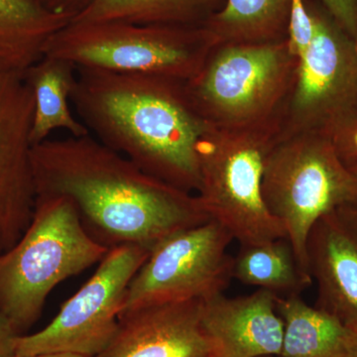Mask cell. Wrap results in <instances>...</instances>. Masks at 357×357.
<instances>
[{
    "label": "cell",
    "mask_w": 357,
    "mask_h": 357,
    "mask_svg": "<svg viewBox=\"0 0 357 357\" xmlns=\"http://www.w3.org/2000/svg\"><path fill=\"white\" fill-rule=\"evenodd\" d=\"M88 0H54L53 8L69 11L73 14L79 11L86 3Z\"/></svg>",
    "instance_id": "obj_26"
},
{
    "label": "cell",
    "mask_w": 357,
    "mask_h": 357,
    "mask_svg": "<svg viewBox=\"0 0 357 357\" xmlns=\"http://www.w3.org/2000/svg\"><path fill=\"white\" fill-rule=\"evenodd\" d=\"M277 297L257 289L249 295L225 294L203 301L201 321L215 357L279 356L283 344V319Z\"/></svg>",
    "instance_id": "obj_14"
},
{
    "label": "cell",
    "mask_w": 357,
    "mask_h": 357,
    "mask_svg": "<svg viewBox=\"0 0 357 357\" xmlns=\"http://www.w3.org/2000/svg\"><path fill=\"white\" fill-rule=\"evenodd\" d=\"M36 198L70 202L86 232L109 249H151L211 220L199 197L141 170L93 135L49 138L32 148Z\"/></svg>",
    "instance_id": "obj_1"
},
{
    "label": "cell",
    "mask_w": 357,
    "mask_h": 357,
    "mask_svg": "<svg viewBox=\"0 0 357 357\" xmlns=\"http://www.w3.org/2000/svg\"><path fill=\"white\" fill-rule=\"evenodd\" d=\"M225 0H88L70 23L202 25Z\"/></svg>",
    "instance_id": "obj_17"
},
{
    "label": "cell",
    "mask_w": 357,
    "mask_h": 357,
    "mask_svg": "<svg viewBox=\"0 0 357 357\" xmlns=\"http://www.w3.org/2000/svg\"><path fill=\"white\" fill-rule=\"evenodd\" d=\"M283 132L282 114L250 126H208L198 146V195L211 220L241 245L287 237L263 199L270 152Z\"/></svg>",
    "instance_id": "obj_3"
},
{
    "label": "cell",
    "mask_w": 357,
    "mask_h": 357,
    "mask_svg": "<svg viewBox=\"0 0 357 357\" xmlns=\"http://www.w3.org/2000/svg\"><path fill=\"white\" fill-rule=\"evenodd\" d=\"M306 255L318 292L314 306L357 328V206L319 218L307 236Z\"/></svg>",
    "instance_id": "obj_12"
},
{
    "label": "cell",
    "mask_w": 357,
    "mask_h": 357,
    "mask_svg": "<svg viewBox=\"0 0 357 357\" xmlns=\"http://www.w3.org/2000/svg\"><path fill=\"white\" fill-rule=\"evenodd\" d=\"M326 13L357 41V0H319Z\"/></svg>",
    "instance_id": "obj_23"
},
{
    "label": "cell",
    "mask_w": 357,
    "mask_h": 357,
    "mask_svg": "<svg viewBox=\"0 0 357 357\" xmlns=\"http://www.w3.org/2000/svg\"><path fill=\"white\" fill-rule=\"evenodd\" d=\"M73 16L39 0H0V67L24 75Z\"/></svg>",
    "instance_id": "obj_15"
},
{
    "label": "cell",
    "mask_w": 357,
    "mask_h": 357,
    "mask_svg": "<svg viewBox=\"0 0 357 357\" xmlns=\"http://www.w3.org/2000/svg\"><path fill=\"white\" fill-rule=\"evenodd\" d=\"M203 301L141 307L119 318L107 349L96 357H215L202 326Z\"/></svg>",
    "instance_id": "obj_13"
},
{
    "label": "cell",
    "mask_w": 357,
    "mask_h": 357,
    "mask_svg": "<svg viewBox=\"0 0 357 357\" xmlns=\"http://www.w3.org/2000/svg\"><path fill=\"white\" fill-rule=\"evenodd\" d=\"M328 137L340 161L349 170L357 168V119L335 129Z\"/></svg>",
    "instance_id": "obj_22"
},
{
    "label": "cell",
    "mask_w": 357,
    "mask_h": 357,
    "mask_svg": "<svg viewBox=\"0 0 357 357\" xmlns=\"http://www.w3.org/2000/svg\"><path fill=\"white\" fill-rule=\"evenodd\" d=\"M109 250L89 236L68 199L36 198L29 227L0 255V314L23 335L41 317L53 289L102 261Z\"/></svg>",
    "instance_id": "obj_4"
},
{
    "label": "cell",
    "mask_w": 357,
    "mask_h": 357,
    "mask_svg": "<svg viewBox=\"0 0 357 357\" xmlns=\"http://www.w3.org/2000/svg\"><path fill=\"white\" fill-rule=\"evenodd\" d=\"M70 102L89 134L149 175L198 192V146L208 124L187 82L79 68Z\"/></svg>",
    "instance_id": "obj_2"
},
{
    "label": "cell",
    "mask_w": 357,
    "mask_h": 357,
    "mask_svg": "<svg viewBox=\"0 0 357 357\" xmlns=\"http://www.w3.org/2000/svg\"><path fill=\"white\" fill-rule=\"evenodd\" d=\"M33 112L23 75L0 67V255L20 241L34 213Z\"/></svg>",
    "instance_id": "obj_11"
},
{
    "label": "cell",
    "mask_w": 357,
    "mask_h": 357,
    "mask_svg": "<svg viewBox=\"0 0 357 357\" xmlns=\"http://www.w3.org/2000/svg\"><path fill=\"white\" fill-rule=\"evenodd\" d=\"M314 37L299 60L283 112V130L326 136L357 119V41L333 20L319 0H307Z\"/></svg>",
    "instance_id": "obj_8"
},
{
    "label": "cell",
    "mask_w": 357,
    "mask_h": 357,
    "mask_svg": "<svg viewBox=\"0 0 357 357\" xmlns=\"http://www.w3.org/2000/svg\"><path fill=\"white\" fill-rule=\"evenodd\" d=\"M10 357H88L84 356H79V354H65V352H57V354H37V356H14Z\"/></svg>",
    "instance_id": "obj_27"
},
{
    "label": "cell",
    "mask_w": 357,
    "mask_h": 357,
    "mask_svg": "<svg viewBox=\"0 0 357 357\" xmlns=\"http://www.w3.org/2000/svg\"><path fill=\"white\" fill-rule=\"evenodd\" d=\"M352 172L356 174V175L357 176V168L354 169V170H352Z\"/></svg>",
    "instance_id": "obj_29"
},
{
    "label": "cell",
    "mask_w": 357,
    "mask_h": 357,
    "mask_svg": "<svg viewBox=\"0 0 357 357\" xmlns=\"http://www.w3.org/2000/svg\"><path fill=\"white\" fill-rule=\"evenodd\" d=\"M77 73L72 63L43 56L23 75L34 100L30 135L33 146L51 138L55 131L76 137L89 134L70 107Z\"/></svg>",
    "instance_id": "obj_16"
},
{
    "label": "cell",
    "mask_w": 357,
    "mask_h": 357,
    "mask_svg": "<svg viewBox=\"0 0 357 357\" xmlns=\"http://www.w3.org/2000/svg\"><path fill=\"white\" fill-rule=\"evenodd\" d=\"M314 32V21L307 8V0H292L289 20L288 43L293 55L299 60L309 49Z\"/></svg>",
    "instance_id": "obj_21"
},
{
    "label": "cell",
    "mask_w": 357,
    "mask_h": 357,
    "mask_svg": "<svg viewBox=\"0 0 357 357\" xmlns=\"http://www.w3.org/2000/svg\"><path fill=\"white\" fill-rule=\"evenodd\" d=\"M262 192L301 268L311 277L306 255L310 230L328 211L357 206V176L340 161L325 134L283 130L268 156Z\"/></svg>",
    "instance_id": "obj_6"
},
{
    "label": "cell",
    "mask_w": 357,
    "mask_h": 357,
    "mask_svg": "<svg viewBox=\"0 0 357 357\" xmlns=\"http://www.w3.org/2000/svg\"><path fill=\"white\" fill-rule=\"evenodd\" d=\"M18 333L8 319L0 314V357H10L15 352L16 338Z\"/></svg>",
    "instance_id": "obj_24"
},
{
    "label": "cell",
    "mask_w": 357,
    "mask_h": 357,
    "mask_svg": "<svg viewBox=\"0 0 357 357\" xmlns=\"http://www.w3.org/2000/svg\"><path fill=\"white\" fill-rule=\"evenodd\" d=\"M292 0H225L204 25L218 44L288 39Z\"/></svg>",
    "instance_id": "obj_20"
},
{
    "label": "cell",
    "mask_w": 357,
    "mask_h": 357,
    "mask_svg": "<svg viewBox=\"0 0 357 357\" xmlns=\"http://www.w3.org/2000/svg\"><path fill=\"white\" fill-rule=\"evenodd\" d=\"M215 45L204 24L70 23L50 40L44 56L63 59L77 69L153 75L189 82Z\"/></svg>",
    "instance_id": "obj_5"
},
{
    "label": "cell",
    "mask_w": 357,
    "mask_h": 357,
    "mask_svg": "<svg viewBox=\"0 0 357 357\" xmlns=\"http://www.w3.org/2000/svg\"><path fill=\"white\" fill-rule=\"evenodd\" d=\"M232 278L278 297L301 296L312 284L296 257L287 237L241 245L232 258Z\"/></svg>",
    "instance_id": "obj_19"
},
{
    "label": "cell",
    "mask_w": 357,
    "mask_h": 357,
    "mask_svg": "<svg viewBox=\"0 0 357 357\" xmlns=\"http://www.w3.org/2000/svg\"><path fill=\"white\" fill-rule=\"evenodd\" d=\"M150 250L135 245L110 248L93 276L61 307L43 330L16 338L15 356L65 354L96 357L119 326L129 284Z\"/></svg>",
    "instance_id": "obj_10"
},
{
    "label": "cell",
    "mask_w": 357,
    "mask_h": 357,
    "mask_svg": "<svg viewBox=\"0 0 357 357\" xmlns=\"http://www.w3.org/2000/svg\"><path fill=\"white\" fill-rule=\"evenodd\" d=\"M345 357H357V328L347 326Z\"/></svg>",
    "instance_id": "obj_25"
},
{
    "label": "cell",
    "mask_w": 357,
    "mask_h": 357,
    "mask_svg": "<svg viewBox=\"0 0 357 357\" xmlns=\"http://www.w3.org/2000/svg\"><path fill=\"white\" fill-rule=\"evenodd\" d=\"M298 67L288 39L218 44L185 86L208 126L238 128L282 114Z\"/></svg>",
    "instance_id": "obj_7"
},
{
    "label": "cell",
    "mask_w": 357,
    "mask_h": 357,
    "mask_svg": "<svg viewBox=\"0 0 357 357\" xmlns=\"http://www.w3.org/2000/svg\"><path fill=\"white\" fill-rule=\"evenodd\" d=\"M234 237L208 222L160 241L129 284L121 317L141 307L206 301L225 293L232 280ZM119 317V318H121Z\"/></svg>",
    "instance_id": "obj_9"
},
{
    "label": "cell",
    "mask_w": 357,
    "mask_h": 357,
    "mask_svg": "<svg viewBox=\"0 0 357 357\" xmlns=\"http://www.w3.org/2000/svg\"><path fill=\"white\" fill-rule=\"evenodd\" d=\"M283 319L281 357H345L347 326L301 296L277 297Z\"/></svg>",
    "instance_id": "obj_18"
},
{
    "label": "cell",
    "mask_w": 357,
    "mask_h": 357,
    "mask_svg": "<svg viewBox=\"0 0 357 357\" xmlns=\"http://www.w3.org/2000/svg\"><path fill=\"white\" fill-rule=\"evenodd\" d=\"M39 1L43 2V3L47 4V6L52 7L54 0H39Z\"/></svg>",
    "instance_id": "obj_28"
}]
</instances>
